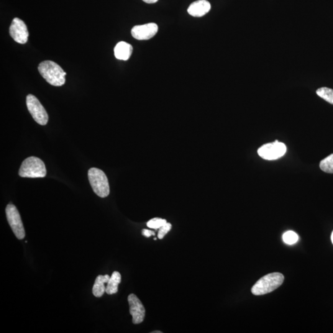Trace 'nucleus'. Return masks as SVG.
<instances>
[{
  "mask_svg": "<svg viewBox=\"0 0 333 333\" xmlns=\"http://www.w3.org/2000/svg\"><path fill=\"white\" fill-rule=\"evenodd\" d=\"M317 94L320 98L333 104V89L327 88V87H322L317 89Z\"/></svg>",
  "mask_w": 333,
  "mask_h": 333,
  "instance_id": "2eb2a0df",
  "label": "nucleus"
},
{
  "mask_svg": "<svg viewBox=\"0 0 333 333\" xmlns=\"http://www.w3.org/2000/svg\"><path fill=\"white\" fill-rule=\"evenodd\" d=\"M158 31V25L155 23L136 25L132 29V35L133 38L138 40H150L153 38Z\"/></svg>",
  "mask_w": 333,
  "mask_h": 333,
  "instance_id": "9d476101",
  "label": "nucleus"
},
{
  "mask_svg": "<svg viewBox=\"0 0 333 333\" xmlns=\"http://www.w3.org/2000/svg\"><path fill=\"white\" fill-rule=\"evenodd\" d=\"M320 167L325 172L333 173V154L320 162Z\"/></svg>",
  "mask_w": 333,
  "mask_h": 333,
  "instance_id": "dca6fc26",
  "label": "nucleus"
},
{
  "mask_svg": "<svg viewBox=\"0 0 333 333\" xmlns=\"http://www.w3.org/2000/svg\"><path fill=\"white\" fill-rule=\"evenodd\" d=\"M120 282H121V275L118 271H114L107 283L106 293L109 295L117 293L118 286Z\"/></svg>",
  "mask_w": 333,
  "mask_h": 333,
  "instance_id": "4468645a",
  "label": "nucleus"
},
{
  "mask_svg": "<svg viewBox=\"0 0 333 333\" xmlns=\"http://www.w3.org/2000/svg\"><path fill=\"white\" fill-rule=\"evenodd\" d=\"M143 1L147 2L148 4L155 3V2H158V0H143Z\"/></svg>",
  "mask_w": 333,
  "mask_h": 333,
  "instance_id": "412c9836",
  "label": "nucleus"
},
{
  "mask_svg": "<svg viewBox=\"0 0 333 333\" xmlns=\"http://www.w3.org/2000/svg\"><path fill=\"white\" fill-rule=\"evenodd\" d=\"M284 280L283 274L278 272L269 273L258 280L251 289V291L253 295H264L279 288Z\"/></svg>",
  "mask_w": 333,
  "mask_h": 333,
  "instance_id": "f03ea898",
  "label": "nucleus"
},
{
  "mask_svg": "<svg viewBox=\"0 0 333 333\" xmlns=\"http://www.w3.org/2000/svg\"><path fill=\"white\" fill-rule=\"evenodd\" d=\"M132 51V46L129 43L120 42L114 48V55L118 60L127 61L131 56Z\"/></svg>",
  "mask_w": 333,
  "mask_h": 333,
  "instance_id": "f8f14e48",
  "label": "nucleus"
},
{
  "mask_svg": "<svg viewBox=\"0 0 333 333\" xmlns=\"http://www.w3.org/2000/svg\"><path fill=\"white\" fill-rule=\"evenodd\" d=\"M6 214L7 222L15 236L17 239H24L25 236L24 225H23L21 217L16 206L11 204L7 205L6 208Z\"/></svg>",
  "mask_w": 333,
  "mask_h": 333,
  "instance_id": "39448f33",
  "label": "nucleus"
},
{
  "mask_svg": "<svg viewBox=\"0 0 333 333\" xmlns=\"http://www.w3.org/2000/svg\"><path fill=\"white\" fill-rule=\"evenodd\" d=\"M89 182L94 193L101 198H106L110 193L108 179L103 171L91 168L88 173Z\"/></svg>",
  "mask_w": 333,
  "mask_h": 333,
  "instance_id": "20e7f679",
  "label": "nucleus"
},
{
  "mask_svg": "<svg viewBox=\"0 0 333 333\" xmlns=\"http://www.w3.org/2000/svg\"><path fill=\"white\" fill-rule=\"evenodd\" d=\"M142 235L143 236H145V237H147V238H149V237H151V236H155V232H154L153 231H151V230H147V229H143L142 230Z\"/></svg>",
  "mask_w": 333,
  "mask_h": 333,
  "instance_id": "aec40b11",
  "label": "nucleus"
},
{
  "mask_svg": "<svg viewBox=\"0 0 333 333\" xmlns=\"http://www.w3.org/2000/svg\"><path fill=\"white\" fill-rule=\"evenodd\" d=\"M166 222V220L161 219V218H154L147 223L148 227L153 229H160L163 225H165Z\"/></svg>",
  "mask_w": 333,
  "mask_h": 333,
  "instance_id": "a211bd4d",
  "label": "nucleus"
},
{
  "mask_svg": "<svg viewBox=\"0 0 333 333\" xmlns=\"http://www.w3.org/2000/svg\"><path fill=\"white\" fill-rule=\"evenodd\" d=\"M19 175L23 178H43L47 175V169L40 159L32 156L23 161Z\"/></svg>",
  "mask_w": 333,
  "mask_h": 333,
  "instance_id": "7ed1b4c3",
  "label": "nucleus"
},
{
  "mask_svg": "<svg viewBox=\"0 0 333 333\" xmlns=\"http://www.w3.org/2000/svg\"><path fill=\"white\" fill-rule=\"evenodd\" d=\"M154 240H157V238H154Z\"/></svg>",
  "mask_w": 333,
  "mask_h": 333,
  "instance_id": "b1692460",
  "label": "nucleus"
},
{
  "mask_svg": "<svg viewBox=\"0 0 333 333\" xmlns=\"http://www.w3.org/2000/svg\"><path fill=\"white\" fill-rule=\"evenodd\" d=\"M27 109L36 122L41 125L47 124L48 116L45 109L35 96L29 94L26 98Z\"/></svg>",
  "mask_w": 333,
  "mask_h": 333,
  "instance_id": "423d86ee",
  "label": "nucleus"
},
{
  "mask_svg": "<svg viewBox=\"0 0 333 333\" xmlns=\"http://www.w3.org/2000/svg\"><path fill=\"white\" fill-rule=\"evenodd\" d=\"M171 229V225L170 223H166L165 225L160 229V231L158 232V237L159 239L162 240L164 237L167 234L168 232Z\"/></svg>",
  "mask_w": 333,
  "mask_h": 333,
  "instance_id": "6ab92c4d",
  "label": "nucleus"
},
{
  "mask_svg": "<svg viewBox=\"0 0 333 333\" xmlns=\"http://www.w3.org/2000/svg\"><path fill=\"white\" fill-rule=\"evenodd\" d=\"M211 5L206 0H198L190 4L188 8L189 14L193 17H202L209 12Z\"/></svg>",
  "mask_w": 333,
  "mask_h": 333,
  "instance_id": "9b49d317",
  "label": "nucleus"
},
{
  "mask_svg": "<svg viewBox=\"0 0 333 333\" xmlns=\"http://www.w3.org/2000/svg\"><path fill=\"white\" fill-rule=\"evenodd\" d=\"M130 306V314L132 316L134 324H140L143 322L145 317V309L142 302L135 294H130L128 297Z\"/></svg>",
  "mask_w": 333,
  "mask_h": 333,
  "instance_id": "1a4fd4ad",
  "label": "nucleus"
},
{
  "mask_svg": "<svg viewBox=\"0 0 333 333\" xmlns=\"http://www.w3.org/2000/svg\"><path fill=\"white\" fill-rule=\"evenodd\" d=\"M286 145L276 140L275 142L267 143L258 150V155L263 160L272 161L282 157L286 152Z\"/></svg>",
  "mask_w": 333,
  "mask_h": 333,
  "instance_id": "0eeeda50",
  "label": "nucleus"
},
{
  "mask_svg": "<svg viewBox=\"0 0 333 333\" xmlns=\"http://www.w3.org/2000/svg\"><path fill=\"white\" fill-rule=\"evenodd\" d=\"M332 243H333V232L332 234Z\"/></svg>",
  "mask_w": 333,
  "mask_h": 333,
  "instance_id": "5701e85b",
  "label": "nucleus"
},
{
  "mask_svg": "<svg viewBox=\"0 0 333 333\" xmlns=\"http://www.w3.org/2000/svg\"><path fill=\"white\" fill-rule=\"evenodd\" d=\"M152 333H162V332L156 331V332H152Z\"/></svg>",
  "mask_w": 333,
  "mask_h": 333,
  "instance_id": "4be33fe9",
  "label": "nucleus"
},
{
  "mask_svg": "<svg viewBox=\"0 0 333 333\" xmlns=\"http://www.w3.org/2000/svg\"><path fill=\"white\" fill-rule=\"evenodd\" d=\"M283 240L286 244L292 245L298 242L299 237L295 232L289 231L284 233Z\"/></svg>",
  "mask_w": 333,
  "mask_h": 333,
  "instance_id": "f3484780",
  "label": "nucleus"
},
{
  "mask_svg": "<svg viewBox=\"0 0 333 333\" xmlns=\"http://www.w3.org/2000/svg\"><path fill=\"white\" fill-rule=\"evenodd\" d=\"M9 34L15 42L20 44L26 43L29 37L27 25L24 21L17 17L12 20L11 26L9 27Z\"/></svg>",
  "mask_w": 333,
  "mask_h": 333,
  "instance_id": "6e6552de",
  "label": "nucleus"
},
{
  "mask_svg": "<svg viewBox=\"0 0 333 333\" xmlns=\"http://www.w3.org/2000/svg\"><path fill=\"white\" fill-rule=\"evenodd\" d=\"M110 277L111 276L106 275H99L96 278L93 288V294L96 298H101L106 292V287L105 286L104 284L108 282Z\"/></svg>",
  "mask_w": 333,
  "mask_h": 333,
  "instance_id": "ddd939ff",
  "label": "nucleus"
},
{
  "mask_svg": "<svg viewBox=\"0 0 333 333\" xmlns=\"http://www.w3.org/2000/svg\"><path fill=\"white\" fill-rule=\"evenodd\" d=\"M38 71L51 85L60 86L66 83V73L53 61H45L38 66Z\"/></svg>",
  "mask_w": 333,
  "mask_h": 333,
  "instance_id": "f257e3e1",
  "label": "nucleus"
}]
</instances>
